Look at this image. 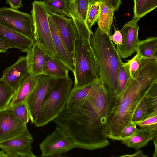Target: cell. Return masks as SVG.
Returning <instances> with one entry per match:
<instances>
[{
  "label": "cell",
  "mask_w": 157,
  "mask_h": 157,
  "mask_svg": "<svg viewBox=\"0 0 157 157\" xmlns=\"http://www.w3.org/2000/svg\"><path fill=\"white\" fill-rule=\"evenodd\" d=\"M6 3L8 4L10 7L17 10L23 6L22 0H6Z\"/></svg>",
  "instance_id": "37"
},
{
  "label": "cell",
  "mask_w": 157,
  "mask_h": 157,
  "mask_svg": "<svg viewBox=\"0 0 157 157\" xmlns=\"http://www.w3.org/2000/svg\"><path fill=\"white\" fill-rule=\"evenodd\" d=\"M0 22L34 40V25L31 14L11 7L0 8Z\"/></svg>",
  "instance_id": "9"
},
{
  "label": "cell",
  "mask_w": 157,
  "mask_h": 157,
  "mask_svg": "<svg viewBox=\"0 0 157 157\" xmlns=\"http://www.w3.org/2000/svg\"><path fill=\"white\" fill-rule=\"evenodd\" d=\"M119 157H147V155H144L142 151L140 150H138L137 151L134 153L133 154H127L122 155L121 156H120Z\"/></svg>",
  "instance_id": "39"
},
{
  "label": "cell",
  "mask_w": 157,
  "mask_h": 157,
  "mask_svg": "<svg viewBox=\"0 0 157 157\" xmlns=\"http://www.w3.org/2000/svg\"><path fill=\"white\" fill-rule=\"evenodd\" d=\"M36 78V84L25 102L28 106L30 121L34 124L45 98L56 84L58 79L44 74Z\"/></svg>",
  "instance_id": "8"
},
{
  "label": "cell",
  "mask_w": 157,
  "mask_h": 157,
  "mask_svg": "<svg viewBox=\"0 0 157 157\" xmlns=\"http://www.w3.org/2000/svg\"><path fill=\"white\" fill-rule=\"evenodd\" d=\"M15 117L23 123L27 124L30 120L29 109L24 102L11 107Z\"/></svg>",
  "instance_id": "31"
},
{
  "label": "cell",
  "mask_w": 157,
  "mask_h": 157,
  "mask_svg": "<svg viewBox=\"0 0 157 157\" xmlns=\"http://www.w3.org/2000/svg\"><path fill=\"white\" fill-rule=\"evenodd\" d=\"M99 68L100 78L113 98L117 94L119 73L122 62L113 42L98 27L90 38Z\"/></svg>",
  "instance_id": "3"
},
{
  "label": "cell",
  "mask_w": 157,
  "mask_h": 157,
  "mask_svg": "<svg viewBox=\"0 0 157 157\" xmlns=\"http://www.w3.org/2000/svg\"><path fill=\"white\" fill-rule=\"evenodd\" d=\"M0 37L10 46L26 52L34 44V40L0 22Z\"/></svg>",
  "instance_id": "15"
},
{
  "label": "cell",
  "mask_w": 157,
  "mask_h": 157,
  "mask_svg": "<svg viewBox=\"0 0 157 157\" xmlns=\"http://www.w3.org/2000/svg\"><path fill=\"white\" fill-rule=\"evenodd\" d=\"M74 59L73 88L88 84L100 78L97 62L90 42L78 38Z\"/></svg>",
  "instance_id": "5"
},
{
  "label": "cell",
  "mask_w": 157,
  "mask_h": 157,
  "mask_svg": "<svg viewBox=\"0 0 157 157\" xmlns=\"http://www.w3.org/2000/svg\"><path fill=\"white\" fill-rule=\"evenodd\" d=\"M136 126V123L132 121L127 124L121 131L119 138H124L130 136L136 131L137 129Z\"/></svg>",
  "instance_id": "33"
},
{
  "label": "cell",
  "mask_w": 157,
  "mask_h": 157,
  "mask_svg": "<svg viewBox=\"0 0 157 157\" xmlns=\"http://www.w3.org/2000/svg\"><path fill=\"white\" fill-rule=\"evenodd\" d=\"M114 11L113 8L101 3L100 10L97 22L98 27L109 37L110 36Z\"/></svg>",
  "instance_id": "23"
},
{
  "label": "cell",
  "mask_w": 157,
  "mask_h": 157,
  "mask_svg": "<svg viewBox=\"0 0 157 157\" xmlns=\"http://www.w3.org/2000/svg\"><path fill=\"white\" fill-rule=\"evenodd\" d=\"M149 93L140 102L134 112L132 121L136 124L145 117L149 111L151 110L148 100Z\"/></svg>",
  "instance_id": "29"
},
{
  "label": "cell",
  "mask_w": 157,
  "mask_h": 157,
  "mask_svg": "<svg viewBox=\"0 0 157 157\" xmlns=\"http://www.w3.org/2000/svg\"><path fill=\"white\" fill-rule=\"evenodd\" d=\"M29 75L26 57L21 56L15 63L4 70L2 78L16 90L20 83Z\"/></svg>",
  "instance_id": "16"
},
{
  "label": "cell",
  "mask_w": 157,
  "mask_h": 157,
  "mask_svg": "<svg viewBox=\"0 0 157 157\" xmlns=\"http://www.w3.org/2000/svg\"><path fill=\"white\" fill-rule=\"evenodd\" d=\"M109 38L112 41L116 44H122V36L120 31L115 30L114 34L113 35H110Z\"/></svg>",
  "instance_id": "36"
},
{
  "label": "cell",
  "mask_w": 157,
  "mask_h": 157,
  "mask_svg": "<svg viewBox=\"0 0 157 157\" xmlns=\"http://www.w3.org/2000/svg\"><path fill=\"white\" fill-rule=\"evenodd\" d=\"M48 9V13L51 16L60 36L74 58L78 36L72 20L63 15L53 13Z\"/></svg>",
  "instance_id": "12"
},
{
  "label": "cell",
  "mask_w": 157,
  "mask_h": 157,
  "mask_svg": "<svg viewBox=\"0 0 157 157\" xmlns=\"http://www.w3.org/2000/svg\"><path fill=\"white\" fill-rule=\"evenodd\" d=\"M139 20L133 17L123 26L120 31L122 36V44H116V49L121 57L127 58L136 51L137 45L139 41L138 25Z\"/></svg>",
  "instance_id": "13"
},
{
  "label": "cell",
  "mask_w": 157,
  "mask_h": 157,
  "mask_svg": "<svg viewBox=\"0 0 157 157\" xmlns=\"http://www.w3.org/2000/svg\"><path fill=\"white\" fill-rule=\"evenodd\" d=\"M0 157H8L7 155L2 150L0 151Z\"/></svg>",
  "instance_id": "41"
},
{
  "label": "cell",
  "mask_w": 157,
  "mask_h": 157,
  "mask_svg": "<svg viewBox=\"0 0 157 157\" xmlns=\"http://www.w3.org/2000/svg\"><path fill=\"white\" fill-rule=\"evenodd\" d=\"M15 91L2 77L0 78V110L9 105Z\"/></svg>",
  "instance_id": "26"
},
{
  "label": "cell",
  "mask_w": 157,
  "mask_h": 157,
  "mask_svg": "<svg viewBox=\"0 0 157 157\" xmlns=\"http://www.w3.org/2000/svg\"><path fill=\"white\" fill-rule=\"evenodd\" d=\"M30 11L34 25V43L52 57L55 52L48 18V9L42 1L34 0Z\"/></svg>",
  "instance_id": "6"
},
{
  "label": "cell",
  "mask_w": 157,
  "mask_h": 157,
  "mask_svg": "<svg viewBox=\"0 0 157 157\" xmlns=\"http://www.w3.org/2000/svg\"><path fill=\"white\" fill-rule=\"evenodd\" d=\"M73 82L69 77L58 79L45 98L34 123L37 127L44 126L54 121L66 106Z\"/></svg>",
  "instance_id": "4"
},
{
  "label": "cell",
  "mask_w": 157,
  "mask_h": 157,
  "mask_svg": "<svg viewBox=\"0 0 157 157\" xmlns=\"http://www.w3.org/2000/svg\"><path fill=\"white\" fill-rule=\"evenodd\" d=\"M94 80L88 84L73 88L69 94L67 105L78 101L86 97L91 89Z\"/></svg>",
  "instance_id": "27"
},
{
  "label": "cell",
  "mask_w": 157,
  "mask_h": 157,
  "mask_svg": "<svg viewBox=\"0 0 157 157\" xmlns=\"http://www.w3.org/2000/svg\"><path fill=\"white\" fill-rule=\"evenodd\" d=\"M133 17L140 19L157 7V0H134Z\"/></svg>",
  "instance_id": "24"
},
{
  "label": "cell",
  "mask_w": 157,
  "mask_h": 157,
  "mask_svg": "<svg viewBox=\"0 0 157 157\" xmlns=\"http://www.w3.org/2000/svg\"><path fill=\"white\" fill-rule=\"evenodd\" d=\"M48 0H44V1H48Z\"/></svg>",
  "instance_id": "42"
},
{
  "label": "cell",
  "mask_w": 157,
  "mask_h": 157,
  "mask_svg": "<svg viewBox=\"0 0 157 157\" xmlns=\"http://www.w3.org/2000/svg\"><path fill=\"white\" fill-rule=\"evenodd\" d=\"M90 0H69V8L72 19L77 31L78 38L90 42L93 34L87 22V13Z\"/></svg>",
  "instance_id": "10"
},
{
  "label": "cell",
  "mask_w": 157,
  "mask_h": 157,
  "mask_svg": "<svg viewBox=\"0 0 157 157\" xmlns=\"http://www.w3.org/2000/svg\"><path fill=\"white\" fill-rule=\"evenodd\" d=\"M11 48L10 45L0 37V53H5Z\"/></svg>",
  "instance_id": "38"
},
{
  "label": "cell",
  "mask_w": 157,
  "mask_h": 157,
  "mask_svg": "<svg viewBox=\"0 0 157 157\" xmlns=\"http://www.w3.org/2000/svg\"><path fill=\"white\" fill-rule=\"evenodd\" d=\"M97 1L110 7L113 8L115 11H118L119 7L121 3V0H90Z\"/></svg>",
  "instance_id": "35"
},
{
  "label": "cell",
  "mask_w": 157,
  "mask_h": 157,
  "mask_svg": "<svg viewBox=\"0 0 157 157\" xmlns=\"http://www.w3.org/2000/svg\"><path fill=\"white\" fill-rule=\"evenodd\" d=\"M26 53L29 75L36 78L42 74L47 55L46 52L37 44L34 43L33 46Z\"/></svg>",
  "instance_id": "18"
},
{
  "label": "cell",
  "mask_w": 157,
  "mask_h": 157,
  "mask_svg": "<svg viewBox=\"0 0 157 157\" xmlns=\"http://www.w3.org/2000/svg\"><path fill=\"white\" fill-rule=\"evenodd\" d=\"M33 139L27 129L21 133L0 142V148L8 157H35L32 152Z\"/></svg>",
  "instance_id": "11"
},
{
  "label": "cell",
  "mask_w": 157,
  "mask_h": 157,
  "mask_svg": "<svg viewBox=\"0 0 157 157\" xmlns=\"http://www.w3.org/2000/svg\"><path fill=\"white\" fill-rule=\"evenodd\" d=\"M69 71L65 66L55 57L46 55L42 74L56 79L65 78L69 77Z\"/></svg>",
  "instance_id": "20"
},
{
  "label": "cell",
  "mask_w": 157,
  "mask_h": 157,
  "mask_svg": "<svg viewBox=\"0 0 157 157\" xmlns=\"http://www.w3.org/2000/svg\"><path fill=\"white\" fill-rule=\"evenodd\" d=\"M156 86L157 61L142 57L139 68L130 75L121 92L114 98L108 119V138L117 140L123 128L132 122L138 105Z\"/></svg>",
  "instance_id": "2"
},
{
  "label": "cell",
  "mask_w": 157,
  "mask_h": 157,
  "mask_svg": "<svg viewBox=\"0 0 157 157\" xmlns=\"http://www.w3.org/2000/svg\"><path fill=\"white\" fill-rule=\"evenodd\" d=\"M101 3L97 1H90L89 7L87 22L91 29L97 21L100 13Z\"/></svg>",
  "instance_id": "30"
},
{
  "label": "cell",
  "mask_w": 157,
  "mask_h": 157,
  "mask_svg": "<svg viewBox=\"0 0 157 157\" xmlns=\"http://www.w3.org/2000/svg\"><path fill=\"white\" fill-rule=\"evenodd\" d=\"M14 115L9 105L0 110V142L17 136L27 129Z\"/></svg>",
  "instance_id": "14"
},
{
  "label": "cell",
  "mask_w": 157,
  "mask_h": 157,
  "mask_svg": "<svg viewBox=\"0 0 157 157\" xmlns=\"http://www.w3.org/2000/svg\"><path fill=\"white\" fill-rule=\"evenodd\" d=\"M130 76L129 63L128 61L125 63L123 62L119 73L118 87L116 96L123 90Z\"/></svg>",
  "instance_id": "32"
},
{
  "label": "cell",
  "mask_w": 157,
  "mask_h": 157,
  "mask_svg": "<svg viewBox=\"0 0 157 157\" xmlns=\"http://www.w3.org/2000/svg\"><path fill=\"white\" fill-rule=\"evenodd\" d=\"M75 147L72 139L57 125L53 132L47 135L40 144L42 157L59 156Z\"/></svg>",
  "instance_id": "7"
},
{
  "label": "cell",
  "mask_w": 157,
  "mask_h": 157,
  "mask_svg": "<svg viewBox=\"0 0 157 157\" xmlns=\"http://www.w3.org/2000/svg\"><path fill=\"white\" fill-rule=\"evenodd\" d=\"M114 98L100 78L86 96L67 105L54 120L71 137L77 148L93 150L107 147L108 119Z\"/></svg>",
  "instance_id": "1"
},
{
  "label": "cell",
  "mask_w": 157,
  "mask_h": 157,
  "mask_svg": "<svg viewBox=\"0 0 157 157\" xmlns=\"http://www.w3.org/2000/svg\"><path fill=\"white\" fill-rule=\"evenodd\" d=\"M36 78L28 75L20 83L9 106L12 107L25 102L34 89Z\"/></svg>",
  "instance_id": "21"
},
{
  "label": "cell",
  "mask_w": 157,
  "mask_h": 157,
  "mask_svg": "<svg viewBox=\"0 0 157 157\" xmlns=\"http://www.w3.org/2000/svg\"><path fill=\"white\" fill-rule=\"evenodd\" d=\"M69 0H49L43 2L52 12L71 18Z\"/></svg>",
  "instance_id": "25"
},
{
  "label": "cell",
  "mask_w": 157,
  "mask_h": 157,
  "mask_svg": "<svg viewBox=\"0 0 157 157\" xmlns=\"http://www.w3.org/2000/svg\"><path fill=\"white\" fill-rule=\"evenodd\" d=\"M136 125L141 129L154 132L157 131V109L149 111Z\"/></svg>",
  "instance_id": "28"
},
{
  "label": "cell",
  "mask_w": 157,
  "mask_h": 157,
  "mask_svg": "<svg viewBox=\"0 0 157 157\" xmlns=\"http://www.w3.org/2000/svg\"><path fill=\"white\" fill-rule=\"evenodd\" d=\"M153 140L155 147V150L153 154V157H156L157 156V134H156Z\"/></svg>",
  "instance_id": "40"
},
{
  "label": "cell",
  "mask_w": 157,
  "mask_h": 157,
  "mask_svg": "<svg viewBox=\"0 0 157 157\" xmlns=\"http://www.w3.org/2000/svg\"><path fill=\"white\" fill-rule=\"evenodd\" d=\"M142 57L137 53L131 59L128 61L129 64V71L130 75L133 74L139 68Z\"/></svg>",
  "instance_id": "34"
},
{
  "label": "cell",
  "mask_w": 157,
  "mask_h": 157,
  "mask_svg": "<svg viewBox=\"0 0 157 157\" xmlns=\"http://www.w3.org/2000/svg\"><path fill=\"white\" fill-rule=\"evenodd\" d=\"M48 18L54 46L56 58L61 62L69 71L74 70V59L60 36L55 24L50 14Z\"/></svg>",
  "instance_id": "17"
},
{
  "label": "cell",
  "mask_w": 157,
  "mask_h": 157,
  "mask_svg": "<svg viewBox=\"0 0 157 157\" xmlns=\"http://www.w3.org/2000/svg\"><path fill=\"white\" fill-rule=\"evenodd\" d=\"M156 134L157 131L154 132L137 128L130 136L124 138H119L117 140L121 141L129 147L138 150L147 146Z\"/></svg>",
  "instance_id": "19"
},
{
  "label": "cell",
  "mask_w": 157,
  "mask_h": 157,
  "mask_svg": "<svg viewBox=\"0 0 157 157\" xmlns=\"http://www.w3.org/2000/svg\"><path fill=\"white\" fill-rule=\"evenodd\" d=\"M137 53L142 57L157 61V37H149L138 42Z\"/></svg>",
  "instance_id": "22"
}]
</instances>
